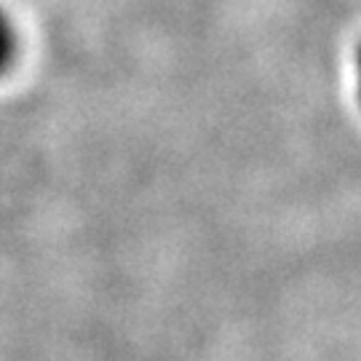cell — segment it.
<instances>
[{
    "label": "cell",
    "instance_id": "6da1fadb",
    "mask_svg": "<svg viewBox=\"0 0 361 361\" xmlns=\"http://www.w3.org/2000/svg\"><path fill=\"white\" fill-rule=\"evenodd\" d=\"M13 56H16V32H13L11 19L0 8V75L11 67Z\"/></svg>",
    "mask_w": 361,
    "mask_h": 361
}]
</instances>
